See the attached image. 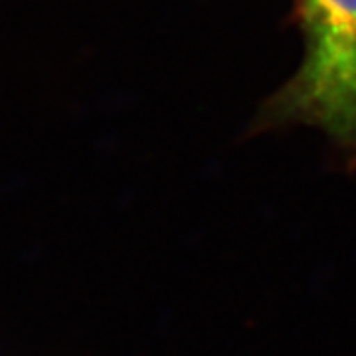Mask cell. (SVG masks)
Instances as JSON below:
<instances>
[{"label":"cell","mask_w":356,"mask_h":356,"mask_svg":"<svg viewBox=\"0 0 356 356\" xmlns=\"http://www.w3.org/2000/svg\"><path fill=\"white\" fill-rule=\"evenodd\" d=\"M299 22L303 60L267 115L321 129L356 161V0H299Z\"/></svg>","instance_id":"1"}]
</instances>
